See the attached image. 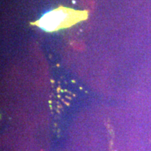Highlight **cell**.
<instances>
[{"label":"cell","instance_id":"6da1fadb","mask_svg":"<svg viewBox=\"0 0 151 151\" xmlns=\"http://www.w3.org/2000/svg\"><path fill=\"white\" fill-rule=\"evenodd\" d=\"M88 17V11H78L73 9L59 6L58 8L45 14L39 20L32 24L46 32H55L67 28L86 20Z\"/></svg>","mask_w":151,"mask_h":151}]
</instances>
